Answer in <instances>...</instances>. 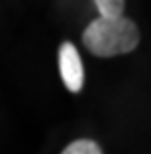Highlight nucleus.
<instances>
[{"label":"nucleus","mask_w":151,"mask_h":154,"mask_svg":"<svg viewBox=\"0 0 151 154\" xmlns=\"http://www.w3.org/2000/svg\"><path fill=\"white\" fill-rule=\"evenodd\" d=\"M98 10V16L102 18H118L124 16L126 0H92Z\"/></svg>","instance_id":"20e7f679"},{"label":"nucleus","mask_w":151,"mask_h":154,"mask_svg":"<svg viewBox=\"0 0 151 154\" xmlns=\"http://www.w3.org/2000/svg\"><path fill=\"white\" fill-rule=\"evenodd\" d=\"M139 28L128 16L102 18L96 16L83 32V45L96 57H116L132 54L139 45Z\"/></svg>","instance_id":"f257e3e1"},{"label":"nucleus","mask_w":151,"mask_h":154,"mask_svg":"<svg viewBox=\"0 0 151 154\" xmlns=\"http://www.w3.org/2000/svg\"><path fill=\"white\" fill-rule=\"evenodd\" d=\"M59 73L61 81L71 93H80L85 87V65L79 50L73 42H63L59 45Z\"/></svg>","instance_id":"f03ea898"},{"label":"nucleus","mask_w":151,"mask_h":154,"mask_svg":"<svg viewBox=\"0 0 151 154\" xmlns=\"http://www.w3.org/2000/svg\"><path fill=\"white\" fill-rule=\"evenodd\" d=\"M61 154H102V148L92 138H77L67 144Z\"/></svg>","instance_id":"7ed1b4c3"}]
</instances>
